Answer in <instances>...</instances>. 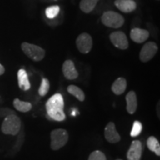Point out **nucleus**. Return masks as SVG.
Here are the masks:
<instances>
[{"label":"nucleus","instance_id":"obj_17","mask_svg":"<svg viewBox=\"0 0 160 160\" xmlns=\"http://www.w3.org/2000/svg\"><path fill=\"white\" fill-rule=\"evenodd\" d=\"M99 0H82L79 3L80 9L84 13H89L95 8Z\"/></svg>","mask_w":160,"mask_h":160},{"label":"nucleus","instance_id":"obj_19","mask_svg":"<svg viewBox=\"0 0 160 160\" xmlns=\"http://www.w3.org/2000/svg\"><path fill=\"white\" fill-rule=\"evenodd\" d=\"M147 146L151 151L154 152L155 154L159 157L160 156V145L159 141L155 137H150L147 140Z\"/></svg>","mask_w":160,"mask_h":160},{"label":"nucleus","instance_id":"obj_12","mask_svg":"<svg viewBox=\"0 0 160 160\" xmlns=\"http://www.w3.org/2000/svg\"><path fill=\"white\" fill-rule=\"evenodd\" d=\"M114 5L124 13H131L137 8V3L133 0H116Z\"/></svg>","mask_w":160,"mask_h":160},{"label":"nucleus","instance_id":"obj_1","mask_svg":"<svg viewBox=\"0 0 160 160\" xmlns=\"http://www.w3.org/2000/svg\"><path fill=\"white\" fill-rule=\"evenodd\" d=\"M48 117L50 119L62 122L65 119L64 112V99L61 93H55L49 98L45 105Z\"/></svg>","mask_w":160,"mask_h":160},{"label":"nucleus","instance_id":"obj_23","mask_svg":"<svg viewBox=\"0 0 160 160\" xmlns=\"http://www.w3.org/2000/svg\"><path fill=\"white\" fill-rule=\"evenodd\" d=\"M142 131V125L139 121H135L133 123V127H132L131 131V136L132 137H137L141 133Z\"/></svg>","mask_w":160,"mask_h":160},{"label":"nucleus","instance_id":"obj_14","mask_svg":"<svg viewBox=\"0 0 160 160\" xmlns=\"http://www.w3.org/2000/svg\"><path fill=\"white\" fill-rule=\"evenodd\" d=\"M149 37V32L141 28H133L131 31V38L137 43H142Z\"/></svg>","mask_w":160,"mask_h":160},{"label":"nucleus","instance_id":"obj_24","mask_svg":"<svg viewBox=\"0 0 160 160\" xmlns=\"http://www.w3.org/2000/svg\"><path fill=\"white\" fill-rule=\"evenodd\" d=\"M88 160H107L105 155L100 151H95L90 154Z\"/></svg>","mask_w":160,"mask_h":160},{"label":"nucleus","instance_id":"obj_18","mask_svg":"<svg viewBox=\"0 0 160 160\" xmlns=\"http://www.w3.org/2000/svg\"><path fill=\"white\" fill-rule=\"evenodd\" d=\"M13 106L17 111L22 113H26L28 112L32 109V104L28 102L21 101L19 99H15L13 100Z\"/></svg>","mask_w":160,"mask_h":160},{"label":"nucleus","instance_id":"obj_2","mask_svg":"<svg viewBox=\"0 0 160 160\" xmlns=\"http://www.w3.org/2000/svg\"><path fill=\"white\" fill-rule=\"evenodd\" d=\"M21 129V119L16 114H10L5 117L2 124V132L5 134L15 136Z\"/></svg>","mask_w":160,"mask_h":160},{"label":"nucleus","instance_id":"obj_15","mask_svg":"<svg viewBox=\"0 0 160 160\" xmlns=\"http://www.w3.org/2000/svg\"><path fill=\"white\" fill-rule=\"evenodd\" d=\"M18 77V84L19 87L23 91H28L31 88V83L28 79L27 72L25 70L20 69L17 73Z\"/></svg>","mask_w":160,"mask_h":160},{"label":"nucleus","instance_id":"obj_5","mask_svg":"<svg viewBox=\"0 0 160 160\" xmlns=\"http://www.w3.org/2000/svg\"><path fill=\"white\" fill-rule=\"evenodd\" d=\"M22 49L27 57L35 62H39L44 59L45 56V51L39 46L24 42L22 44Z\"/></svg>","mask_w":160,"mask_h":160},{"label":"nucleus","instance_id":"obj_26","mask_svg":"<svg viewBox=\"0 0 160 160\" xmlns=\"http://www.w3.org/2000/svg\"><path fill=\"white\" fill-rule=\"evenodd\" d=\"M116 160H122V159H116Z\"/></svg>","mask_w":160,"mask_h":160},{"label":"nucleus","instance_id":"obj_7","mask_svg":"<svg viewBox=\"0 0 160 160\" xmlns=\"http://www.w3.org/2000/svg\"><path fill=\"white\" fill-rule=\"evenodd\" d=\"M76 43H77L78 50L82 53H88L93 46V41H92L91 37L88 33H81L78 37Z\"/></svg>","mask_w":160,"mask_h":160},{"label":"nucleus","instance_id":"obj_8","mask_svg":"<svg viewBox=\"0 0 160 160\" xmlns=\"http://www.w3.org/2000/svg\"><path fill=\"white\" fill-rule=\"evenodd\" d=\"M110 39L112 44L117 48L125 50L128 48V41L127 37L123 32H113L110 35Z\"/></svg>","mask_w":160,"mask_h":160},{"label":"nucleus","instance_id":"obj_4","mask_svg":"<svg viewBox=\"0 0 160 160\" xmlns=\"http://www.w3.org/2000/svg\"><path fill=\"white\" fill-rule=\"evenodd\" d=\"M125 19L122 16L114 11H107L102 17V22L104 25L113 28H119L123 25Z\"/></svg>","mask_w":160,"mask_h":160},{"label":"nucleus","instance_id":"obj_11","mask_svg":"<svg viewBox=\"0 0 160 160\" xmlns=\"http://www.w3.org/2000/svg\"><path fill=\"white\" fill-rule=\"evenodd\" d=\"M62 73L66 79L69 80L76 79L79 76L78 71L76 69L74 63L72 60H66L62 65Z\"/></svg>","mask_w":160,"mask_h":160},{"label":"nucleus","instance_id":"obj_3","mask_svg":"<svg viewBox=\"0 0 160 160\" xmlns=\"http://www.w3.org/2000/svg\"><path fill=\"white\" fill-rule=\"evenodd\" d=\"M68 139V133L65 129L53 130L51 133V148L53 151H58L67 144Z\"/></svg>","mask_w":160,"mask_h":160},{"label":"nucleus","instance_id":"obj_13","mask_svg":"<svg viewBox=\"0 0 160 160\" xmlns=\"http://www.w3.org/2000/svg\"><path fill=\"white\" fill-rule=\"evenodd\" d=\"M126 103V110H127L128 113L130 114H133L137 109V94L134 91H130L128 93L125 97Z\"/></svg>","mask_w":160,"mask_h":160},{"label":"nucleus","instance_id":"obj_20","mask_svg":"<svg viewBox=\"0 0 160 160\" xmlns=\"http://www.w3.org/2000/svg\"><path fill=\"white\" fill-rule=\"evenodd\" d=\"M68 92L71 93V95H73V97H75L80 102H83L85 99V93H84L82 90L80 89L79 87L76 85H69L68 87Z\"/></svg>","mask_w":160,"mask_h":160},{"label":"nucleus","instance_id":"obj_6","mask_svg":"<svg viewBox=\"0 0 160 160\" xmlns=\"http://www.w3.org/2000/svg\"><path fill=\"white\" fill-rule=\"evenodd\" d=\"M158 47L153 42H147L143 46L139 53V59L142 62H147L151 60L157 53Z\"/></svg>","mask_w":160,"mask_h":160},{"label":"nucleus","instance_id":"obj_10","mask_svg":"<svg viewBox=\"0 0 160 160\" xmlns=\"http://www.w3.org/2000/svg\"><path fill=\"white\" fill-rule=\"evenodd\" d=\"M142 153V145L139 140L132 142L131 147L127 152L128 160H140Z\"/></svg>","mask_w":160,"mask_h":160},{"label":"nucleus","instance_id":"obj_25","mask_svg":"<svg viewBox=\"0 0 160 160\" xmlns=\"http://www.w3.org/2000/svg\"><path fill=\"white\" fill-rule=\"evenodd\" d=\"M4 73H5V68L3 67V65L0 64V76L2 75Z\"/></svg>","mask_w":160,"mask_h":160},{"label":"nucleus","instance_id":"obj_21","mask_svg":"<svg viewBox=\"0 0 160 160\" xmlns=\"http://www.w3.org/2000/svg\"><path fill=\"white\" fill-rule=\"evenodd\" d=\"M50 89V82L48 81V79H46V78H42V83L41 85H40L39 88V94L42 97H44L48 93Z\"/></svg>","mask_w":160,"mask_h":160},{"label":"nucleus","instance_id":"obj_16","mask_svg":"<svg viewBox=\"0 0 160 160\" xmlns=\"http://www.w3.org/2000/svg\"><path fill=\"white\" fill-rule=\"evenodd\" d=\"M127 88V81L125 78L119 77L113 82L111 86V90L116 95H121L125 91Z\"/></svg>","mask_w":160,"mask_h":160},{"label":"nucleus","instance_id":"obj_22","mask_svg":"<svg viewBox=\"0 0 160 160\" xmlns=\"http://www.w3.org/2000/svg\"><path fill=\"white\" fill-rule=\"evenodd\" d=\"M60 8L58 5H53L47 8L45 10V15L48 19H53L59 14Z\"/></svg>","mask_w":160,"mask_h":160},{"label":"nucleus","instance_id":"obj_9","mask_svg":"<svg viewBox=\"0 0 160 160\" xmlns=\"http://www.w3.org/2000/svg\"><path fill=\"white\" fill-rule=\"evenodd\" d=\"M104 133H105V139L110 143H117L121 140V137L117 132L115 124L113 122H110L108 123L105 128Z\"/></svg>","mask_w":160,"mask_h":160}]
</instances>
